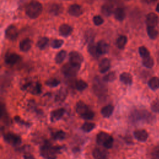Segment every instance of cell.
I'll return each instance as SVG.
<instances>
[{
  "instance_id": "60d3db41",
  "label": "cell",
  "mask_w": 159,
  "mask_h": 159,
  "mask_svg": "<svg viewBox=\"0 0 159 159\" xmlns=\"http://www.w3.org/2000/svg\"><path fill=\"white\" fill-rule=\"evenodd\" d=\"M66 137V134L64 131L60 130L57 131L54 134H53V138L55 140H63L65 139Z\"/></svg>"
},
{
  "instance_id": "d590c367",
  "label": "cell",
  "mask_w": 159,
  "mask_h": 159,
  "mask_svg": "<svg viewBox=\"0 0 159 159\" xmlns=\"http://www.w3.org/2000/svg\"><path fill=\"white\" fill-rule=\"evenodd\" d=\"M66 55V52L65 50L60 51L55 57V61L57 63H61L65 58Z\"/></svg>"
},
{
  "instance_id": "1f68e13d",
  "label": "cell",
  "mask_w": 159,
  "mask_h": 159,
  "mask_svg": "<svg viewBox=\"0 0 159 159\" xmlns=\"http://www.w3.org/2000/svg\"><path fill=\"white\" fill-rule=\"evenodd\" d=\"M48 42H49V39L47 37H42L38 40L37 43V46L40 50H43L47 47V44L48 43Z\"/></svg>"
},
{
  "instance_id": "3957f363",
  "label": "cell",
  "mask_w": 159,
  "mask_h": 159,
  "mask_svg": "<svg viewBox=\"0 0 159 159\" xmlns=\"http://www.w3.org/2000/svg\"><path fill=\"white\" fill-rule=\"evenodd\" d=\"M60 147L52 146L50 144H45L40 147V153L45 159H56L57 155L60 152Z\"/></svg>"
},
{
  "instance_id": "4dcf8cb0",
  "label": "cell",
  "mask_w": 159,
  "mask_h": 159,
  "mask_svg": "<svg viewBox=\"0 0 159 159\" xmlns=\"http://www.w3.org/2000/svg\"><path fill=\"white\" fill-rule=\"evenodd\" d=\"M127 42V38L125 35H120L118 37L116 41L117 47L119 49H123L125 46Z\"/></svg>"
},
{
  "instance_id": "c3c4849f",
  "label": "cell",
  "mask_w": 159,
  "mask_h": 159,
  "mask_svg": "<svg viewBox=\"0 0 159 159\" xmlns=\"http://www.w3.org/2000/svg\"><path fill=\"white\" fill-rule=\"evenodd\" d=\"M146 2L150 4V3H153V2H155L157 0H144Z\"/></svg>"
},
{
  "instance_id": "ffe728a7",
  "label": "cell",
  "mask_w": 159,
  "mask_h": 159,
  "mask_svg": "<svg viewBox=\"0 0 159 159\" xmlns=\"http://www.w3.org/2000/svg\"><path fill=\"white\" fill-rule=\"evenodd\" d=\"M32 47V41L29 39H25L22 40L19 43V49L22 52H26L29 51Z\"/></svg>"
},
{
  "instance_id": "d6a6232c",
  "label": "cell",
  "mask_w": 159,
  "mask_h": 159,
  "mask_svg": "<svg viewBox=\"0 0 159 159\" xmlns=\"http://www.w3.org/2000/svg\"><path fill=\"white\" fill-rule=\"evenodd\" d=\"M88 87V84L86 82L82 80H80L76 81L75 83V88L78 91H82L84 89H86Z\"/></svg>"
},
{
  "instance_id": "4316f807",
  "label": "cell",
  "mask_w": 159,
  "mask_h": 159,
  "mask_svg": "<svg viewBox=\"0 0 159 159\" xmlns=\"http://www.w3.org/2000/svg\"><path fill=\"white\" fill-rule=\"evenodd\" d=\"M88 51L94 58H97L99 56V55L98 52V50H97L96 45H95L93 41H91L88 43Z\"/></svg>"
},
{
  "instance_id": "b9f144b4",
  "label": "cell",
  "mask_w": 159,
  "mask_h": 159,
  "mask_svg": "<svg viewBox=\"0 0 159 159\" xmlns=\"http://www.w3.org/2000/svg\"><path fill=\"white\" fill-rule=\"evenodd\" d=\"M151 109L153 112L159 114V100L155 99L151 103Z\"/></svg>"
},
{
  "instance_id": "8992f818",
  "label": "cell",
  "mask_w": 159,
  "mask_h": 159,
  "mask_svg": "<svg viewBox=\"0 0 159 159\" xmlns=\"http://www.w3.org/2000/svg\"><path fill=\"white\" fill-rule=\"evenodd\" d=\"M4 140L10 145H18L21 143V139L20 137L13 133L8 132L4 135Z\"/></svg>"
},
{
  "instance_id": "d4e9b609",
  "label": "cell",
  "mask_w": 159,
  "mask_h": 159,
  "mask_svg": "<svg viewBox=\"0 0 159 159\" xmlns=\"http://www.w3.org/2000/svg\"><path fill=\"white\" fill-rule=\"evenodd\" d=\"M120 80L125 84L130 85L132 83L133 79L132 75L127 72H124L120 75Z\"/></svg>"
},
{
  "instance_id": "9c48e42d",
  "label": "cell",
  "mask_w": 159,
  "mask_h": 159,
  "mask_svg": "<svg viewBox=\"0 0 159 159\" xmlns=\"http://www.w3.org/2000/svg\"><path fill=\"white\" fill-rule=\"evenodd\" d=\"M159 22V19L158 16L153 13L150 12L147 15L146 17V24L148 27H155Z\"/></svg>"
},
{
  "instance_id": "8fae6325",
  "label": "cell",
  "mask_w": 159,
  "mask_h": 159,
  "mask_svg": "<svg viewBox=\"0 0 159 159\" xmlns=\"http://www.w3.org/2000/svg\"><path fill=\"white\" fill-rule=\"evenodd\" d=\"M20 59V57L15 53H7L4 58L6 63L8 65H14Z\"/></svg>"
},
{
  "instance_id": "ac0fdd59",
  "label": "cell",
  "mask_w": 159,
  "mask_h": 159,
  "mask_svg": "<svg viewBox=\"0 0 159 159\" xmlns=\"http://www.w3.org/2000/svg\"><path fill=\"white\" fill-rule=\"evenodd\" d=\"M72 30V27L70 25L66 24L61 25L59 27V33L63 37H67L70 35L71 34Z\"/></svg>"
},
{
  "instance_id": "484cf974",
  "label": "cell",
  "mask_w": 159,
  "mask_h": 159,
  "mask_svg": "<svg viewBox=\"0 0 159 159\" xmlns=\"http://www.w3.org/2000/svg\"><path fill=\"white\" fill-rule=\"evenodd\" d=\"M114 14L115 18L119 21H122L125 17V12L122 7H117L114 11Z\"/></svg>"
},
{
  "instance_id": "6da1fadb",
  "label": "cell",
  "mask_w": 159,
  "mask_h": 159,
  "mask_svg": "<svg viewBox=\"0 0 159 159\" xmlns=\"http://www.w3.org/2000/svg\"><path fill=\"white\" fill-rule=\"evenodd\" d=\"M130 119L133 122H142L151 123L155 120V116L146 110L140 109L134 111L130 114Z\"/></svg>"
},
{
  "instance_id": "52a82bcc",
  "label": "cell",
  "mask_w": 159,
  "mask_h": 159,
  "mask_svg": "<svg viewBox=\"0 0 159 159\" xmlns=\"http://www.w3.org/2000/svg\"><path fill=\"white\" fill-rule=\"evenodd\" d=\"M19 35V31L15 25H9L5 30L6 37L10 40H15Z\"/></svg>"
},
{
  "instance_id": "5b68a950",
  "label": "cell",
  "mask_w": 159,
  "mask_h": 159,
  "mask_svg": "<svg viewBox=\"0 0 159 159\" xmlns=\"http://www.w3.org/2000/svg\"><path fill=\"white\" fill-rule=\"evenodd\" d=\"M22 89L27 90L34 94H38L41 93V84L39 82H28L23 85Z\"/></svg>"
},
{
  "instance_id": "f1b7e54d",
  "label": "cell",
  "mask_w": 159,
  "mask_h": 159,
  "mask_svg": "<svg viewBox=\"0 0 159 159\" xmlns=\"http://www.w3.org/2000/svg\"><path fill=\"white\" fill-rule=\"evenodd\" d=\"M67 93H68L67 89L66 88H61L59 90L58 93L57 94L56 98H55L56 101L57 102H62V101H63L65 99L66 96H67Z\"/></svg>"
},
{
  "instance_id": "7a4b0ae2",
  "label": "cell",
  "mask_w": 159,
  "mask_h": 159,
  "mask_svg": "<svg viewBox=\"0 0 159 159\" xmlns=\"http://www.w3.org/2000/svg\"><path fill=\"white\" fill-rule=\"evenodd\" d=\"M42 10L43 7L41 3L33 1L26 6L25 14L30 19H36L41 14Z\"/></svg>"
},
{
  "instance_id": "ab89813d",
  "label": "cell",
  "mask_w": 159,
  "mask_h": 159,
  "mask_svg": "<svg viewBox=\"0 0 159 159\" xmlns=\"http://www.w3.org/2000/svg\"><path fill=\"white\" fill-rule=\"evenodd\" d=\"M63 40L61 39H55L51 42L50 46L53 48H59L63 45Z\"/></svg>"
},
{
  "instance_id": "d6986e66",
  "label": "cell",
  "mask_w": 159,
  "mask_h": 159,
  "mask_svg": "<svg viewBox=\"0 0 159 159\" xmlns=\"http://www.w3.org/2000/svg\"><path fill=\"white\" fill-rule=\"evenodd\" d=\"M114 10L113 6L111 3H106L102 5L101 7L102 14L106 17L110 16L112 13H114Z\"/></svg>"
},
{
  "instance_id": "681fc988",
  "label": "cell",
  "mask_w": 159,
  "mask_h": 159,
  "mask_svg": "<svg viewBox=\"0 0 159 159\" xmlns=\"http://www.w3.org/2000/svg\"><path fill=\"white\" fill-rule=\"evenodd\" d=\"M156 11L159 12V2L157 4V7H156Z\"/></svg>"
},
{
  "instance_id": "bcb514c9",
  "label": "cell",
  "mask_w": 159,
  "mask_h": 159,
  "mask_svg": "<svg viewBox=\"0 0 159 159\" xmlns=\"http://www.w3.org/2000/svg\"><path fill=\"white\" fill-rule=\"evenodd\" d=\"M14 120H16V122L21 124V125H29V124L27 123L26 122H24L22 120V119H20L19 116H16L14 117Z\"/></svg>"
},
{
  "instance_id": "ba28073f",
  "label": "cell",
  "mask_w": 159,
  "mask_h": 159,
  "mask_svg": "<svg viewBox=\"0 0 159 159\" xmlns=\"http://www.w3.org/2000/svg\"><path fill=\"white\" fill-rule=\"evenodd\" d=\"M69 60L72 64L80 66L83 61V57L76 51H72L69 54Z\"/></svg>"
},
{
  "instance_id": "e575fe53",
  "label": "cell",
  "mask_w": 159,
  "mask_h": 159,
  "mask_svg": "<svg viewBox=\"0 0 159 159\" xmlns=\"http://www.w3.org/2000/svg\"><path fill=\"white\" fill-rule=\"evenodd\" d=\"M142 64L147 68H152L154 65V60L150 56L142 59Z\"/></svg>"
},
{
  "instance_id": "4fadbf2b",
  "label": "cell",
  "mask_w": 159,
  "mask_h": 159,
  "mask_svg": "<svg viewBox=\"0 0 159 159\" xmlns=\"http://www.w3.org/2000/svg\"><path fill=\"white\" fill-rule=\"evenodd\" d=\"M97 50L99 55L106 54L109 50V45L104 40H100L96 45Z\"/></svg>"
},
{
  "instance_id": "603a6c76",
  "label": "cell",
  "mask_w": 159,
  "mask_h": 159,
  "mask_svg": "<svg viewBox=\"0 0 159 159\" xmlns=\"http://www.w3.org/2000/svg\"><path fill=\"white\" fill-rule=\"evenodd\" d=\"M63 7L58 4H53L49 7V13L53 16H58L61 13Z\"/></svg>"
},
{
  "instance_id": "e0dca14e",
  "label": "cell",
  "mask_w": 159,
  "mask_h": 159,
  "mask_svg": "<svg viewBox=\"0 0 159 159\" xmlns=\"http://www.w3.org/2000/svg\"><path fill=\"white\" fill-rule=\"evenodd\" d=\"M110 67L111 62L107 58L102 59L99 64V70L102 73L107 72L110 69Z\"/></svg>"
},
{
  "instance_id": "7c38bea8",
  "label": "cell",
  "mask_w": 159,
  "mask_h": 159,
  "mask_svg": "<svg viewBox=\"0 0 159 159\" xmlns=\"http://www.w3.org/2000/svg\"><path fill=\"white\" fill-rule=\"evenodd\" d=\"M134 135L137 140L141 142H144L147 141L148 137V132L144 129H139L135 130L134 132Z\"/></svg>"
},
{
  "instance_id": "277c9868",
  "label": "cell",
  "mask_w": 159,
  "mask_h": 159,
  "mask_svg": "<svg viewBox=\"0 0 159 159\" xmlns=\"http://www.w3.org/2000/svg\"><path fill=\"white\" fill-rule=\"evenodd\" d=\"M80 66L72 64L70 62L63 66L61 71L66 77H73L77 74L78 71L80 70Z\"/></svg>"
},
{
  "instance_id": "7bdbcfd3",
  "label": "cell",
  "mask_w": 159,
  "mask_h": 159,
  "mask_svg": "<svg viewBox=\"0 0 159 159\" xmlns=\"http://www.w3.org/2000/svg\"><path fill=\"white\" fill-rule=\"evenodd\" d=\"M94 117V112L91 110L88 111L84 114L81 116V117L85 120H90L92 119Z\"/></svg>"
},
{
  "instance_id": "cb8c5ba5",
  "label": "cell",
  "mask_w": 159,
  "mask_h": 159,
  "mask_svg": "<svg viewBox=\"0 0 159 159\" xmlns=\"http://www.w3.org/2000/svg\"><path fill=\"white\" fill-rule=\"evenodd\" d=\"M110 137V135L104 132H100L96 136V142L100 145H104L107 139Z\"/></svg>"
},
{
  "instance_id": "f35d334b",
  "label": "cell",
  "mask_w": 159,
  "mask_h": 159,
  "mask_svg": "<svg viewBox=\"0 0 159 159\" xmlns=\"http://www.w3.org/2000/svg\"><path fill=\"white\" fill-rule=\"evenodd\" d=\"M60 81L56 78L50 79L45 82V84L51 88L56 87V86H58L60 84Z\"/></svg>"
},
{
  "instance_id": "ee69618b",
  "label": "cell",
  "mask_w": 159,
  "mask_h": 159,
  "mask_svg": "<svg viewBox=\"0 0 159 159\" xmlns=\"http://www.w3.org/2000/svg\"><path fill=\"white\" fill-rule=\"evenodd\" d=\"M113 143H114V139L112 136L110 135V137L107 139V140L105 142V143L103 145V147L107 149H109L111 148L113 146Z\"/></svg>"
},
{
  "instance_id": "8d00e7d4",
  "label": "cell",
  "mask_w": 159,
  "mask_h": 159,
  "mask_svg": "<svg viewBox=\"0 0 159 159\" xmlns=\"http://www.w3.org/2000/svg\"><path fill=\"white\" fill-rule=\"evenodd\" d=\"M139 53L140 55V57L142 58V59L143 58H147L148 57H150V52L148 51V50L143 47V46H142V47H140L139 48Z\"/></svg>"
},
{
  "instance_id": "f6af8a7d",
  "label": "cell",
  "mask_w": 159,
  "mask_h": 159,
  "mask_svg": "<svg viewBox=\"0 0 159 159\" xmlns=\"http://www.w3.org/2000/svg\"><path fill=\"white\" fill-rule=\"evenodd\" d=\"M93 20L94 24L95 25H97V26L101 25L102 24L103 22H104L103 19H102L100 16H94L93 17Z\"/></svg>"
},
{
  "instance_id": "836d02e7",
  "label": "cell",
  "mask_w": 159,
  "mask_h": 159,
  "mask_svg": "<svg viewBox=\"0 0 159 159\" xmlns=\"http://www.w3.org/2000/svg\"><path fill=\"white\" fill-rule=\"evenodd\" d=\"M95 127H96V125L94 123L84 122L81 126V129L84 132H89L92 131Z\"/></svg>"
},
{
  "instance_id": "2e32d148",
  "label": "cell",
  "mask_w": 159,
  "mask_h": 159,
  "mask_svg": "<svg viewBox=\"0 0 159 159\" xmlns=\"http://www.w3.org/2000/svg\"><path fill=\"white\" fill-rule=\"evenodd\" d=\"M93 89H94V92L97 94H104L105 86L101 82L99 79L95 78L94 81Z\"/></svg>"
},
{
  "instance_id": "9a60e30c",
  "label": "cell",
  "mask_w": 159,
  "mask_h": 159,
  "mask_svg": "<svg viewBox=\"0 0 159 159\" xmlns=\"http://www.w3.org/2000/svg\"><path fill=\"white\" fill-rule=\"evenodd\" d=\"M65 112V111L63 108H60L55 111H53L50 114V120L52 122H55L57 120H60L64 115Z\"/></svg>"
},
{
  "instance_id": "7402d4cb",
  "label": "cell",
  "mask_w": 159,
  "mask_h": 159,
  "mask_svg": "<svg viewBox=\"0 0 159 159\" xmlns=\"http://www.w3.org/2000/svg\"><path fill=\"white\" fill-rule=\"evenodd\" d=\"M114 109V106L112 105L109 104V105L105 106L104 107H103L101 109V113L102 116L104 117L109 118L112 115V114L113 113Z\"/></svg>"
},
{
  "instance_id": "30bf717a",
  "label": "cell",
  "mask_w": 159,
  "mask_h": 159,
  "mask_svg": "<svg viewBox=\"0 0 159 159\" xmlns=\"http://www.w3.org/2000/svg\"><path fill=\"white\" fill-rule=\"evenodd\" d=\"M68 12L71 16L80 17L83 13V10L80 5L72 4L68 7Z\"/></svg>"
},
{
  "instance_id": "f546056e",
  "label": "cell",
  "mask_w": 159,
  "mask_h": 159,
  "mask_svg": "<svg viewBox=\"0 0 159 159\" xmlns=\"http://www.w3.org/2000/svg\"><path fill=\"white\" fill-rule=\"evenodd\" d=\"M147 32L148 37L151 39H155L158 35V31L155 27H147Z\"/></svg>"
},
{
  "instance_id": "74e56055",
  "label": "cell",
  "mask_w": 159,
  "mask_h": 159,
  "mask_svg": "<svg viewBox=\"0 0 159 159\" xmlns=\"http://www.w3.org/2000/svg\"><path fill=\"white\" fill-rule=\"evenodd\" d=\"M116 79V73L114 71H111L106 75L102 80L104 82H112Z\"/></svg>"
},
{
  "instance_id": "83f0119b",
  "label": "cell",
  "mask_w": 159,
  "mask_h": 159,
  "mask_svg": "<svg viewBox=\"0 0 159 159\" xmlns=\"http://www.w3.org/2000/svg\"><path fill=\"white\" fill-rule=\"evenodd\" d=\"M148 85L152 90L158 89L159 88V78L157 76L151 78L148 82Z\"/></svg>"
},
{
  "instance_id": "7dc6e473",
  "label": "cell",
  "mask_w": 159,
  "mask_h": 159,
  "mask_svg": "<svg viewBox=\"0 0 159 159\" xmlns=\"http://www.w3.org/2000/svg\"><path fill=\"white\" fill-rule=\"evenodd\" d=\"M24 159H35V158L31 154H25L24 155Z\"/></svg>"
},
{
  "instance_id": "44dd1931",
  "label": "cell",
  "mask_w": 159,
  "mask_h": 159,
  "mask_svg": "<svg viewBox=\"0 0 159 159\" xmlns=\"http://www.w3.org/2000/svg\"><path fill=\"white\" fill-rule=\"evenodd\" d=\"M89 110V109L88 106L84 102H83L82 101H78L76 103V111L79 115H80V116Z\"/></svg>"
},
{
  "instance_id": "f907efd6",
  "label": "cell",
  "mask_w": 159,
  "mask_h": 159,
  "mask_svg": "<svg viewBox=\"0 0 159 159\" xmlns=\"http://www.w3.org/2000/svg\"><path fill=\"white\" fill-rule=\"evenodd\" d=\"M127 1H129V0H127Z\"/></svg>"
},
{
  "instance_id": "5bb4252c",
  "label": "cell",
  "mask_w": 159,
  "mask_h": 159,
  "mask_svg": "<svg viewBox=\"0 0 159 159\" xmlns=\"http://www.w3.org/2000/svg\"><path fill=\"white\" fill-rule=\"evenodd\" d=\"M92 154L94 159H107L108 158L107 152L99 148H95L93 150Z\"/></svg>"
}]
</instances>
